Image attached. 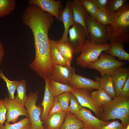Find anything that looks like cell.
Returning <instances> with one entry per match:
<instances>
[{"instance_id": "obj_34", "label": "cell", "mask_w": 129, "mask_h": 129, "mask_svg": "<svg viewBox=\"0 0 129 129\" xmlns=\"http://www.w3.org/2000/svg\"><path fill=\"white\" fill-rule=\"evenodd\" d=\"M70 104L69 106V111L75 114L82 107L79 103L77 98L71 93Z\"/></svg>"}, {"instance_id": "obj_38", "label": "cell", "mask_w": 129, "mask_h": 129, "mask_svg": "<svg viewBox=\"0 0 129 129\" xmlns=\"http://www.w3.org/2000/svg\"><path fill=\"white\" fill-rule=\"evenodd\" d=\"M120 96L124 97H129V76L122 89Z\"/></svg>"}, {"instance_id": "obj_37", "label": "cell", "mask_w": 129, "mask_h": 129, "mask_svg": "<svg viewBox=\"0 0 129 129\" xmlns=\"http://www.w3.org/2000/svg\"><path fill=\"white\" fill-rule=\"evenodd\" d=\"M55 100L54 105L50 110L48 116L54 113L63 112V110L57 100V97H55Z\"/></svg>"}, {"instance_id": "obj_5", "label": "cell", "mask_w": 129, "mask_h": 129, "mask_svg": "<svg viewBox=\"0 0 129 129\" xmlns=\"http://www.w3.org/2000/svg\"><path fill=\"white\" fill-rule=\"evenodd\" d=\"M85 23L90 42L97 44L108 43V41L106 26L89 15L86 18Z\"/></svg>"}, {"instance_id": "obj_2", "label": "cell", "mask_w": 129, "mask_h": 129, "mask_svg": "<svg viewBox=\"0 0 129 129\" xmlns=\"http://www.w3.org/2000/svg\"><path fill=\"white\" fill-rule=\"evenodd\" d=\"M101 108L103 112L100 116L101 120L107 122L118 119L125 127L129 124V97L116 96L111 101Z\"/></svg>"}, {"instance_id": "obj_43", "label": "cell", "mask_w": 129, "mask_h": 129, "mask_svg": "<svg viewBox=\"0 0 129 129\" xmlns=\"http://www.w3.org/2000/svg\"></svg>"}, {"instance_id": "obj_18", "label": "cell", "mask_w": 129, "mask_h": 129, "mask_svg": "<svg viewBox=\"0 0 129 129\" xmlns=\"http://www.w3.org/2000/svg\"><path fill=\"white\" fill-rule=\"evenodd\" d=\"M66 114V113L63 111L48 116L43 125L44 129H60Z\"/></svg>"}, {"instance_id": "obj_12", "label": "cell", "mask_w": 129, "mask_h": 129, "mask_svg": "<svg viewBox=\"0 0 129 129\" xmlns=\"http://www.w3.org/2000/svg\"><path fill=\"white\" fill-rule=\"evenodd\" d=\"M29 4L36 5L44 12H47L59 21L60 13L62 9V5L60 0H29Z\"/></svg>"}, {"instance_id": "obj_16", "label": "cell", "mask_w": 129, "mask_h": 129, "mask_svg": "<svg viewBox=\"0 0 129 129\" xmlns=\"http://www.w3.org/2000/svg\"><path fill=\"white\" fill-rule=\"evenodd\" d=\"M49 79L45 80V85L43 98L42 103L43 110L40 117L41 120L45 122L48 117L49 112L53 106L55 101V97L51 94L48 88Z\"/></svg>"}, {"instance_id": "obj_29", "label": "cell", "mask_w": 129, "mask_h": 129, "mask_svg": "<svg viewBox=\"0 0 129 129\" xmlns=\"http://www.w3.org/2000/svg\"><path fill=\"white\" fill-rule=\"evenodd\" d=\"M0 77L2 78L6 83L8 93V97L11 99H15L14 93L20 81L10 80L5 76L0 70Z\"/></svg>"}, {"instance_id": "obj_8", "label": "cell", "mask_w": 129, "mask_h": 129, "mask_svg": "<svg viewBox=\"0 0 129 129\" xmlns=\"http://www.w3.org/2000/svg\"><path fill=\"white\" fill-rule=\"evenodd\" d=\"M4 105L6 108L7 122L15 123L21 115L28 117L27 110L25 106L15 99H11L6 97L4 99Z\"/></svg>"}, {"instance_id": "obj_25", "label": "cell", "mask_w": 129, "mask_h": 129, "mask_svg": "<svg viewBox=\"0 0 129 129\" xmlns=\"http://www.w3.org/2000/svg\"><path fill=\"white\" fill-rule=\"evenodd\" d=\"M58 41V48L59 52L63 57L71 65L74 54L73 48L68 41Z\"/></svg>"}, {"instance_id": "obj_21", "label": "cell", "mask_w": 129, "mask_h": 129, "mask_svg": "<svg viewBox=\"0 0 129 129\" xmlns=\"http://www.w3.org/2000/svg\"><path fill=\"white\" fill-rule=\"evenodd\" d=\"M50 55L53 64L70 65L59 52L58 48V41L49 39Z\"/></svg>"}, {"instance_id": "obj_22", "label": "cell", "mask_w": 129, "mask_h": 129, "mask_svg": "<svg viewBox=\"0 0 129 129\" xmlns=\"http://www.w3.org/2000/svg\"><path fill=\"white\" fill-rule=\"evenodd\" d=\"M84 127L82 122L74 114L68 112L66 113L65 120L60 129H81Z\"/></svg>"}, {"instance_id": "obj_41", "label": "cell", "mask_w": 129, "mask_h": 129, "mask_svg": "<svg viewBox=\"0 0 129 129\" xmlns=\"http://www.w3.org/2000/svg\"><path fill=\"white\" fill-rule=\"evenodd\" d=\"M126 129H129V124H128L127 126Z\"/></svg>"}, {"instance_id": "obj_44", "label": "cell", "mask_w": 129, "mask_h": 129, "mask_svg": "<svg viewBox=\"0 0 129 129\" xmlns=\"http://www.w3.org/2000/svg\"></svg>"}, {"instance_id": "obj_10", "label": "cell", "mask_w": 129, "mask_h": 129, "mask_svg": "<svg viewBox=\"0 0 129 129\" xmlns=\"http://www.w3.org/2000/svg\"><path fill=\"white\" fill-rule=\"evenodd\" d=\"M75 72L74 68L71 65L54 64L49 79L69 85Z\"/></svg>"}, {"instance_id": "obj_26", "label": "cell", "mask_w": 129, "mask_h": 129, "mask_svg": "<svg viewBox=\"0 0 129 129\" xmlns=\"http://www.w3.org/2000/svg\"><path fill=\"white\" fill-rule=\"evenodd\" d=\"M5 125H0V129H31V125L28 117L24 118L17 122L11 124L5 122Z\"/></svg>"}, {"instance_id": "obj_36", "label": "cell", "mask_w": 129, "mask_h": 129, "mask_svg": "<svg viewBox=\"0 0 129 129\" xmlns=\"http://www.w3.org/2000/svg\"><path fill=\"white\" fill-rule=\"evenodd\" d=\"M7 112L6 108L4 105V99H0V125H2L5 122Z\"/></svg>"}, {"instance_id": "obj_19", "label": "cell", "mask_w": 129, "mask_h": 129, "mask_svg": "<svg viewBox=\"0 0 129 129\" xmlns=\"http://www.w3.org/2000/svg\"><path fill=\"white\" fill-rule=\"evenodd\" d=\"M110 47L108 50L104 51L106 54L118 58V59L129 61V54L124 49V44L120 42L110 41Z\"/></svg>"}, {"instance_id": "obj_17", "label": "cell", "mask_w": 129, "mask_h": 129, "mask_svg": "<svg viewBox=\"0 0 129 129\" xmlns=\"http://www.w3.org/2000/svg\"><path fill=\"white\" fill-rule=\"evenodd\" d=\"M70 1L74 22L82 25L87 32L85 21L86 17L89 14L82 5L80 0H74Z\"/></svg>"}, {"instance_id": "obj_3", "label": "cell", "mask_w": 129, "mask_h": 129, "mask_svg": "<svg viewBox=\"0 0 129 129\" xmlns=\"http://www.w3.org/2000/svg\"><path fill=\"white\" fill-rule=\"evenodd\" d=\"M110 47V44L108 43L97 44L87 40L76 59L77 65L83 68L87 67L98 59L102 53L108 50Z\"/></svg>"}, {"instance_id": "obj_13", "label": "cell", "mask_w": 129, "mask_h": 129, "mask_svg": "<svg viewBox=\"0 0 129 129\" xmlns=\"http://www.w3.org/2000/svg\"><path fill=\"white\" fill-rule=\"evenodd\" d=\"M69 85L74 89H82L91 91L101 88L98 82L77 74L75 72Z\"/></svg>"}, {"instance_id": "obj_15", "label": "cell", "mask_w": 129, "mask_h": 129, "mask_svg": "<svg viewBox=\"0 0 129 129\" xmlns=\"http://www.w3.org/2000/svg\"><path fill=\"white\" fill-rule=\"evenodd\" d=\"M129 76V68L122 67L118 69L111 76L116 96H120L122 89Z\"/></svg>"}, {"instance_id": "obj_4", "label": "cell", "mask_w": 129, "mask_h": 129, "mask_svg": "<svg viewBox=\"0 0 129 129\" xmlns=\"http://www.w3.org/2000/svg\"><path fill=\"white\" fill-rule=\"evenodd\" d=\"M127 64L126 62L118 60L114 57L102 52L98 59L87 67L98 70L102 76H111L118 69Z\"/></svg>"}, {"instance_id": "obj_9", "label": "cell", "mask_w": 129, "mask_h": 129, "mask_svg": "<svg viewBox=\"0 0 129 129\" xmlns=\"http://www.w3.org/2000/svg\"><path fill=\"white\" fill-rule=\"evenodd\" d=\"M91 91L82 89H74L71 93L77 98L81 106L86 107L92 111L97 117H100L103 112L101 107L97 106L91 97Z\"/></svg>"}, {"instance_id": "obj_11", "label": "cell", "mask_w": 129, "mask_h": 129, "mask_svg": "<svg viewBox=\"0 0 129 129\" xmlns=\"http://www.w3.org/2000/svg\"><path fill=\"white\" fill-rule=\"evenodd\" d=\"M74 114L83 123L84 127L88 129H100L110 122L102 121L95 117L91 111L82 107Z\"/></svg>"}, {"instance_id": "obj_33", "label": "cell", "mask_w": 129, "mask_h": 129, "mask_svg": "<svg viewBox=\"0 0 129 129\" xmlns=\"http://www.w3.org/2000/svg\"><path fill=\"white\" fill-rule=\"evenodd\" d=\"M71 93L68 92L64 93L57 97L58 103L61 106L63 111L69 112V104L70 101Z\"/></svg>"}, {"instance_id": "obj_6", "label": "cell", "mask_w": 129, "mask_h": 129, "mask_svg": "<svg viewBox=\"0 0 129 129\" xmlns=\"http://www.w3.org/2000/svg\"><path fill=\"white\" fill-rule=\"evenodd\" d=\"M38 91L34 93L31 92L28 94L25 103L32 129H44L43 123L40 119L41 114L40 108L36 105Z\"/></svg>"}, {"instance_id": "obj_40", "label": "cell", "mask_w": 129, "mask_h": 129, "mask_svg": "<svg viewBox=\"0 0 129 129\" xmlns=\"http://www.w3.org/2000/svg\"><path fill=\"white\" fill-rule=\"evenodd\" d=\"M5 53L4 47L0 40V64L2 63Z\"/></svg>"}, {"instance_id": "obj_31", "label": "cell", "mask_w": 129, "mask_h": 129, "mask_svg": "<svg viewBox=\"0 0 129 129\" xmlns=\"http://www.w3.org/2000/svg\"><path fill=\"white\" fill-rule=\"evenodd\" d=\"M110 18V14L106 9H97L95 19L98 22L106 26L109 23Z\"/></svg>"}, {"instance_id": "obj_14", "label": "cell", "mask_w": 129, "mask_h": 129, "mask_svg": "<svg viewBox=\"0 0 129 129\" xmlns=\"http://www.w3.org/2000/svg\"><path fill=\"white\" fill-rule=\"evenodd\" d=\"M60 16L59 21L63 22L64 29L62 38L58 41L59 42H67L69 30L70 27L74 23L70 1L68 0L66 1L65 7L60 11Z\"/></svg>"}, {"instance_id": "obj_42", "label": "cell", "mask_w": 129, "mask_h": 129, "mask_svg": "<svg viewBox=\"0 0 129 129\" xmlns=\"http://www.w3.org/2000/svg\"><path fill=\"white\" fill-rule=\"evenodd\" d=\"M81 129H88L86 127H84L83 128Z\"/></svg>"}, {"instance_id": "obj_27", "label": "cell", "mask_w": 129, "mask_h": 129, "mask_svg": "<svg viewBox=\"0 0 129 129\" xmlns=\"http://www.w3.org/2000/svg\"><path fill=\"white\" fill-rule=\"evenodd\" d=\"M26 81L24 80L20 81L17 88V93L15 99L18 103L25 106V104L27 99L26 95Z\"/></svg>"}, {"instance_id": "obj_24", "label": "cell", "mask_w": 129, "mask_h": 129, "mask_svg": "<svg viewBox=\"0 0 129 129\" xmlns=\"http://www.w3.org/2000/svg\"><path fill=\"white\" fill-rule=\"evenodd\" d=\"M91 97L94 102L98 107L111 101L113 99L102 88L91 92Z\"/></svg>"}, {"instance_id": "obj_23", "label": "cell", "mask_w": 129, "mask_h": 129, "mask_svg": "<svg viewBox=\"0 0 129 129\" xmlns=\"http://www.w3.org/2000/svg\"><path fill=\"white\" fill-rule=\"evenodd\" d=\"M48 86L50 91L54 97L65 92H71L74 89L67 84L59 82L50 79Z\"/></svg>"}, {"instance_id": "obj_35", "label": "cell", "mask_w": 129, "mask_h": 129, "mask_svg": "<svg viewBox=\"0 0 129 129\" xmlns=\"http://www.w3.org/2000/svg\"><path fill=\"white\" fill-rule=\"evenodd\" d=\"M126 127L120 123L119 121L116 120L110 122L100 129H126Z\"/></svg>"}, {"instance_id": "obj_39", "label": "cell", "mask_w": 129, "mask_h": 129, "mask_svg": "<svg viewBox=\"0 0 129 129\" xmlns=\"http://www.w3.org/2000/svg\"><path fill=\"white\" fill-rule=\"evenodd\" d=\"M98 9H106L109 0H94Z\"/></svg>"}, {"instance_id": "obj_20", "label": "cell", "mask_w": 129, "mask_h": 129, "mask_svg": "<svg viewBox=\"0 0 129 129\" xmlns=\"http://www.w3.org/2000/svg\"><path fill=\"white\" fill-rule=\"evenodd\" d=\"M96 81L98 82L102 88L112 99L116 96L113 82L111 76L104 75L100 77L95 76Z\"/></svg>"}, {"instance_id": "obj_32", "label": "cell", "mask_w": 129, "mask_h": 129, "mask_svg": "<svg viewBox=\"0 0 129 129\" xmlns=\"http://www.w3.org/2000/svg\"><path fill=\"white\" fill-rule=\"evenodd\" d=\"M87 12L91 16L95 18L97 8L94 0H80Z\"/></svg>"}, {"instance_id": "obj_1", "label": "cell", "mask_w": 129, "mask_h": 129, "mask_svg": "<svg viewBox=\"0 0 129 129\" xmlns=\"http://www.w3.org/2000/svg\"><path fill=\"white\" fill-rule=\"evenodd\" d=\"M110 20L106 26L108 38L110 41L123 44L129 42V3L118 11L110 14Z\"/></svg>"}, {"instance_id": "obj_28", "label": "cell", "mask_w": 129, "mask_h": 129, "mask_svg": "<svg viewBox=\"0 0 129 129\" xmlns=\"http://www.w3.org/2000/svg\"><path fill=\"white\" fill-rule=\"evenodd\" d=\"M15 0H0V18L9 15L16 5Z\"/></svg>"}, {"instance_id": "obj_30", "label": "cell", "mask_w": 129, "mask_h": 129, "mask_svg": "<svg viewBox=\"0 0 129 129\" xmlns=\"http://www.w3.org/2000/svg\"><path fill=\"white\" fill-rule=\"evenodd\" d=\"M128 0H109L106 10L110 14L121 9L128 2Z\"/></svg>"}, {"instance_id": "obj_7", "label": "cell", "mask_w": 129, "mask_h": 129, "mask_svg": "<svg viewBox=\"0 0 129 129\" xmlns=\"http://www.w3.org/2000/svg\"><path fill=\"white\" fill-rule=\"evenodd\" d=\"M69 38L68 41L72 46L74 54L80 53L82 47L87 40L88 34L84 27L81 25L74 22L68 31Z\"/></svg>"}]
</instances>
